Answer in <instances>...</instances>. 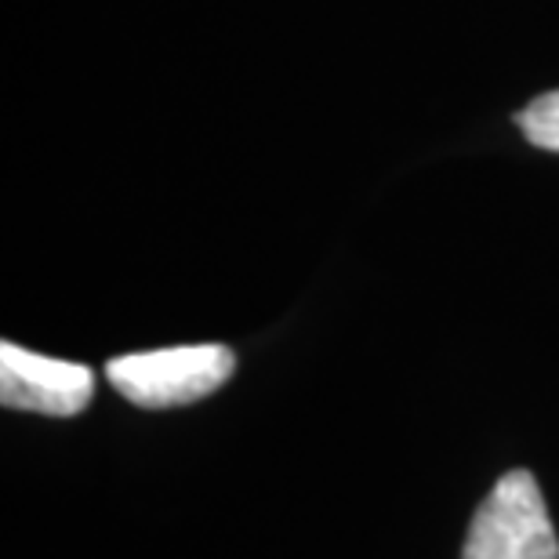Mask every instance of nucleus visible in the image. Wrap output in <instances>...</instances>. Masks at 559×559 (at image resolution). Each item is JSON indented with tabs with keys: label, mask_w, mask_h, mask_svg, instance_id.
<instances>
[{
	"label": "nucleus",
	"mask_w": 559,
	"mask_h": 559,
	"mask_svg": "<svg viewBox=\"0 0 559 559\" xmlns=\"http://www.w3.org/2000/svg\"><path fill=\"white\" fill-rule=\"evenodd\" d=\"M237 356L226 345H175V349L131 353L106 364L109 385L135 407H182L218 393L229 382Z\"/></svg>",
	"instance_id": "1"
},
{
	"label": "nucleus",
	"mask_w": 559,
	"mask_h": 559,
	"mask_svg": "<svg viewBox=\"0 0 559 559\" xmlns=\"http://www.w3.org/2000/svg\"><path fill=\"white\" fill-rule=\"evenodd\" d=\"M462 559H559L556 527L527 468L506 473L479 501Z\"/></svg>",
	"instance_id": "2"
},
{
	"label": "nucleus",
	"mask_w": 559,
	"mask_h": 559,
	"mask_svg": "<svg viewBox=\"0 0 559 559\" xmlns=\"http://www.w3.org/2000/svg\"><path fill=\"white\" fill-rule=\"evenodd\" d=\"M95 374L84 364L51 360L15 342H0V404L37 411L51 418H73L92 404Z\"/></svg>",
	"instance_id": "3"
},
{
	"label": "nucleus",
	"mask_w": 559,
	"mask_h": 559,
	"mask_svg": "<svg viewBox=\"0 0 559 559\" xmlns=\"http://www.w3.org/2000/svg\"><path fill=\"white\" fill-rule=\"evenodd\" d=\"M520 131L534 142L538 150H552L559 153V92L538 95L534 103L516 117Z\"/></svg>",
	"instance_id": "4"
}]
</instances>
